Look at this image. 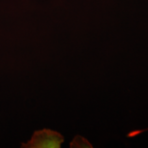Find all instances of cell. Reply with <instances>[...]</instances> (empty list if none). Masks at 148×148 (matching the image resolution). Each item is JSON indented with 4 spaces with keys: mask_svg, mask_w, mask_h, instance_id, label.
Masks as SVG:
<instances>
[{
    "mask_svg": "<svg viewBox=\"0 0 148 148\" xmlns=\"http://www.w3.org/2000/svg\"><path fill=\"white\" fill-rule=\"evenodd\" d=\"M64 142L62 135L50 129L35 131L31 139L22 143V147L27 148H60Z\"/></svg>",
    "mask_w": 148,
    "mask_h": 148,
    "instance_id": "cell-1",
    "label": "cell"
},
{
    "mask_svg": "<svg viewBox=\"0 0 148 148\" xmlns=\"http://www.w3.org/2000/svg\"><path fill=\"white\" fill-rule=\"evenodd\" d=\"M70 147L73 148H92V146L91 145L88 140L84 137H82L80 135H77L74 137L73 140L70 143Z\"/></svg>",
    "mask_w": 148,
    "mask_h": 148,
    "instance_id": "cell-2",
    "label": "cell"
}]
</instances>
